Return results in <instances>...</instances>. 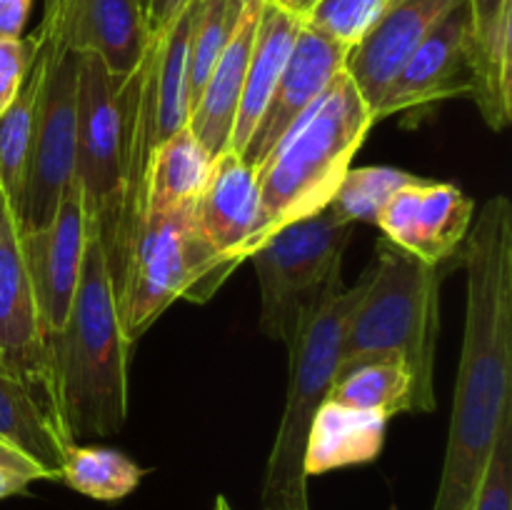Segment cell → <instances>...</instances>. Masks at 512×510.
Returning a JSON list of instances; mask_svg holds the SVG:
<instances>
[{"label": "cell", "instance_id": "cell-1", "mask_svg": "<svg viewBox=\"0 0 512 510\" xmlns=\"http://www.w3.org/2000/svg\"><path fill=\"white\" fill-rule=\"evenodd\" d=\"M460 255L468 303L433 510H473L500 423L512 410V205L505 195L483 205Z\"/></svg>", "mask_w": 512, "mask_h": 510}, {"label": "cell", "instance_id": "cell-2", "mask_svg": "<svg viewBox=\"0 0 512 510\" xmlns=\"http://www.w3.org/2000/svg\"><path fill=\"white\" fill-rule=\"evenodd\" d=\"M130 345L103 243L88 233L68 323L50 343L55 403L73 443L88 435L105 438L123 428Z\"/></svg>", "mask_w": 512, "mask_h": 510}, {"label": "cell", "instance_id": "cell-3", "mask_svg": "<svg viewBox=\"0 0 512 510\" xmlns=\"http://www.w3.org/2000/svg\"><path fill=\"white\" fill-rule=\"evenodd\" d=\"M373 123L350 75L338 73L258 165V245L280 225L318 213L333 200Z\"/></svg>", "mask_w": 512, "mask_h": 510}, {"label": "cell", "instance_id": "cell-4", "mask_svg": "<svg viewBox=\"0 0 512 510\" xmlns=\"http://www.w3.org/2000/svg\"><path fill=\"white\" fill-rule=\"evenodd\" d=\"M375 253L368 290L343 335L340 360L400 355L410 370V413H433L440 283L455 263L430 265L388 238L375 243Z\"/></svg>", "mask_w": 512, "mask_h": 510}, {"label": "cell", "instance_id": "cell-5", "mask_svg": "<svg viewBox=\"0 0 512 510\" xmlns=\"http://www.w3.org/2000/svg\"><path fill=\"white\" fill-rule=\"evenodd\" d=\"M368 283L370 268L353 288H348L338 273L300 308L293 335L285 343L290 350L288 398L265 470L263 508L308 510V475L303 470L308 430L325 403L338 368L343 335Z\"/></svg>", "mask_w": 512, "mask_h": 510}, {"label": "cell", "instance_id": "cell-6", "mask_svg": "<svg viewBox=\"0 0 512 510\" xmlns=\"http://www.w3.org/2000/svg\"><path fill=\"white\" fill-rule=\"evenodd\" d=\"M193 205L148 213L130 245L118 283L120 323L130 343L175 300L205 303L233 273L200 238Z\"/></svg>", "mask_w": 512, "mask_h": 510}, {"label": "cell", "instance_id": "cell-7", "mask_svg": "<svg viewBox=\"0 0 512 510\" xmlns=\"http://www.w3.org/2000/svg\"><path fill=\"white\" fill-rule=\"evenodd\" d=\"M138 70L118 78L93 53H78V128L73 180L83 195L88 233L113 253L128 180V145Z\"/></svg>", "mask_w": 512, "mask_h": 510}, {"label": "cell", "instance_id": "cell-8", "mask_svg": "<svg viewBox=\"0 0 512 510\" xmlns=\"http://www.w3.org/2000/svg\"><path fill=\"white\" fill-rule=\"evenodd\" d=\"M40 90L35 105L33 140L23 195L15 210L20 233H30L53 220L55 208L75 170V128H78V53L65 48L50 18L38 28Z\"/></svg>", "mask_w": 512, "mask_h": 510}, {"label": "cell", "instance_id": "cell-9", "mask_svg": "<svg viewBox=\"0 0 512 510\" xmlns=\"http://www.w3.org/2000/svg\"><path fill=\"white\" fill-rule=\"evenodd\" d=\"M353 228L328 203L280 225L250 253L260 283V328L268 338L288 343L305 300L340 273Z\"/></svg>", "mask_w": 512, "mask_h": 510}, {"label": "cell", "instance_id": "cell-10", "mask_svg": "<svg viewBox=\"0 0 512 510\" xmlns=\"http://www.w3.org/2000/svg\"><path fill=\"white\" fill-rule=\"evenodd\" d=\"M0 363L33 385L60 418L55 403L53 363L40 325L33 283L25 268L18 215L3 190H0Z\"/></svg>", "mask_w": 512, "mask_h": 510}, {"label": "cell", "instance_id": "cell-11", "mask_svg": "<svg viewBox=\"0 0 512 510\" xmlns=\"http://www.w3.org/2000/svg\"><path fill=\"white\" fill-rule=\"evenodd\" d=\"M85 243H88V218H85L83 195L78 183L70 180L53 220L38 230L20 233L25 268L35 290L48 350L68 323L80 268H83Z\"/></svg>", "mask_w": 512, "mask_h": 510}, {"label": "cell", "instance_id": "cell-12", "mask_svg": "<svg viewBox=\"0 0 512 510\" xmlns=\"http://www.w3.org/2000/svg\"><path fill=\"white\" fill-rule=\"evenodd\" d=\"M470 48H473V18L465 0L435 25L433 33L400 68L375 108V120L408 110H423L445 98L473 95Z\"/></svg>", "mask_w": 512, "mask_h": 510}, {"label": "cell", "instance_id": "cell-13", "mask_svg": "<svg viewBox=\"0 0 512 510\" xmlns=\"http://www.w3.org/2000/svg\"><path fill=\"white\" fill-rule=\"evenodd\" d=\"M475 203L453 183L415 175L393 193L378 218L383 238L430 265L460 255V245L473 225Z\"/></svg>", "mask_w": 512, "mask_h": 510}, {"label": "cell", "instance_id": "cell-14", "mask_svg": "<svg viewBox=\"0 0 512 510\" xmlns=\"http://www.w3.org/2000/svg\"><path fill=\"white\" fill-rule=\"evenodd\" d=\"M45 18L65 48L98 55L118 78H130L153 43L148 0H45Z\"/></svg>", "mask_w": 512, "mask_h": 510}, {"label": "cell", "instance_id": "cell-15", "mask_svg": "<svg viewBox=\"0 0 512 510\" xmlns=\"http://www.w3.org/2000/svg\"><path fill=\"white\" fill-rule=\"evenodd\" d=\"M193 220L208 248L230 270L238 268L258 245V168L235 150L220 153L210 165L208 180L195 200Z\"/></svg>", "mask_w": 512, "mask_h": 510}, {"label": "cell", "instance_id": "cell-16", "mask_svg": "<svg viewBox=\"0 0 512 510\" xmlns=\"http://www.w3.org/2000/svg\"><path fill=\"white\" fill-rule=\"evenodd\" d=\"M348 50V45L303 23L283 75L270 95L268 108L240 153L250 165L258 168L275 148V143L283 138L285 130L323 95V90L338 78V73H343Z\"/></svg>", "mask_w": 512, "mask_h": 510}, {"label": "cell", "instance_id": "cell-17", "mask_svg": "<svg viewBox=\"0 0 512 510\" xmlns=\"http://www.w3.org/2000/svg\"><path fill=\"white\" fill-rule=\"evenodd\" d=\"M465 0H395L383 18L348 50L345 73L375 118L385 90L435 25Z\"/></svg>", "mask_w": 512, "mask_h": 510}, {"label": "cell", "instance_id": "cell-18", "mask_svg": "<svg viewBox=\"0 0 512 510\" xmlns=\"http://www.w3.org/2000/svg\"><path fill=\"white\" fill-rule=\"evenodd\" d=\"M260 5L263 0H245L233 38L225 45L208 83L203 85L198 100L190 108L188 128L213 160L230 150L235 118H238L240 98H243L245 70H248L255 30H258Z\"/></svg>", "mask_w": 512, "mask_h": 510}, {"label": "cell", "instance_id": "cell-19", "mask_svg": "<svg viewBox=\"0 0 512 510\" xmlns=\"http://www.w3.org/2000/svg\"><path fill=\"white\" fill-rule=\"evenodd\" d=\"M0 440L23 450L48 480H60L65 450L73 445L48 400L0 363Z\"/></svg>", "mask_w": 512, "mask_h": 510}, {"label": "cell", "instance_id": "cell-20", "mask_svg": "<svg viewBox=\"0 0 512 510\" xmlns=\"http://www.w3.org/2000/svg\"><path fill=\"white\" fill-rule=\"evenodd\" d=\"M300 28H303L300 20L275 8L270 0H263L248 70H245L243 98H240L233 140H230V150H235V153H243L250 135L258 128L260 118H263L265 108H268L270 95H273L275 85H278L280 75H283V68L288 63L290 50H293Z\"/></svg>", "mask_w": 512, "mask_h": 510}, {"label": "cell", "instance_id": "cell-21", "mask_svg": "<svg viewBox=\"0 0 512 510\" xmlns=\"http://www.w3.org/2000/svg\"><path fill=\"white\" fill-rule=\"evenodd\" d=\"M388 418L325 400L315 413L305 443V475H323L348 465L370 463L385 443Z\"/></svg>", "mask_w": 512, "mask_h": 510}, {"label": "cell", "instance_id": "cell-22", "mask_svg": "<svg viewBox=\"0 0 512 510\" xmlns=\"http://www.w3.org/2000/svg\"><path fill=\"white\" fill-rule=\"evenodd\" d=\"M325 400L393 418L410 413V370L395 353L340 360Z\"/></svg>", "mask_w": 512, "mask_h": 510}, {"label": "cell", "instance_id": "cell-23", "mask_svg": "<svg viewBox=\"0 0 512 510\" xmlns=\"http://www.w3.org/2000/svg\"><path fill=\"white\" fill-rule=\"evenodd\" d=\"M213 158L185 125L158 145L148 173V213H168L198 200Z\"/></svg>", "mask_w": 512, "mask_h": 510}, {"label": "cell", "instance_id": "cell-24", "mask_svg": "<svg viewBox=\"0 0 512 510\" xmlns=\"http://www.w3.org/2000/svg\"><path fill=\"white\" fill-rule=\"evenodd\" d=\"M145 470L115 448L73 443L65 450L60 483L93 500L113 503L133 493Z\"/></svg>", "mask_w": 512, "mask_h": 510}, {"label": "cell", "instance_id": "cell-25", "mask_svg": "<svg viewBox=\"0 0 512 510\" xmlns=\"http://www.w3.org/2000/svg\"><path fill=\"white\" fill-rule=\"evenodd\" d=\"M40 90V65L38 55L25 78L23 88L13 98V103L0 115V190L8 195L13 210H18L23 195L25 168H28L30 140H33L35 105Z\"/></svg>", "mask_w": 512, "mask_h": 510}, {"label": "cell", "instance_id": "cell-26", "mask_svg": "<svg viewBox=\"0 0 512 510\" xmlns=\"http://www.w3.org/2000/svg\"><path fill=\"white\" fill-rule=\"evenodd\" d=\"M413 178V173L393 165L350 168L340 180L330 205L348 223H378L385 203Z\"/></svg>", "mask_w": 512, "mask_h": 510}, {"label": "cell", "instance_id": "cell-27", "mask_svg": "<svg viewBox=\"0 0 512 510\" xmlns=\"http://www.w3.org/2000/svg\"><path fill=\"white\" fill-rule=\"evenodd\" d=\"M395 0H320L305 23L353 48Z\"/></svg>", "mask_w": 512, "mask_h": 510}, {"label": "cell", "instance_id": "cell-28", "mask_svg": "<svg viewBox=\"0 0 512 510\" xmlns=\"http://www.w3.org/2000/svg\"><path fill=\"white\" fill-rule=\"evenodd\" d=\"M473 510H512V410L500 423Z\"/></svg>", "mask_w": 512, "mask_h": 510}, {"label": "cell", "instance_id": "cell-29", "mask_svg": "<svg viewBox=\"0 0 512 510\" xmlns=\"http://www.w3.org/2000/svg\"><path fill=\"white\" fill-rule=\"evenodd\" d=\"M40 38H0V115L23 88L38 55Z\"/></svg>", "mask_w": 512, "mask_h": 510}, {"label": "cell", "instance_id": "cell-30", "mask_svg": "<svg viewBox=\"0 0 512 510\" xmlns=\"http://www.w3.org/2000/svg\"><path fill=\"white\" fill-rule=\"evenodd\" d=\"M35 480H48V473L23 450L0 440V500L25 493Z\"/></svg>", "mask_w": 512, "mask_h": 510}, {"label": "cell", "instance_id": "cell-31", "mask_svg": "<svg viewBox=\"0 0 512 510\" xmlns=\"http://www.w3.org/2000/svg\"><path fill=\"white\" fill-rule=\"evenodd\" d=\"M190 0H148V13H150V28L153 35L168 28L175 18L185 10Z\"/></svg>", "mask_w": 512, "mask_h": 510}, {"label": "cell", "instance_id": "cell-32", "mask_svg": "<svg viewBox=\"0 0 512 510\" xmlns=\"http://www.w3.org/2000/svg\"><path fill=\"white\" fill-rule=\"evenodd\" d=\"M270 3H273L275 8L283 10V13L293 15V18L300 20V23H305L320 0H270Z\"/></svg>", "mask_w": 512, "mask_h": 510}, {"label": "cell", "instance_id": "cell-33", "mask_svg": "<svg viewBox=\"0 0 512 510\" xmlns=\"http://www.w3.org/2000/svg\"><path fill=\"white\" fill-rule=\"evenodd\" d=\"M213 510H233V508H230V503H228V498H225V495H218V498H215V508Z\"/></svg>", "mask_w": 512, "mask_h": 510}, {"label": "cell", "instance_id": "cell-34", "mask_svg": "<svg viewBox=\"0 0 512 510\" xmlns=\"http://www.w3.org/2000/svg\"><path fill=\"white\" fill-rule=\"evenodd\" d=\"M263 510H268V508H263Z\"/></svg>", "mask_w": 512, "mask_h": 510}]
</instances>
